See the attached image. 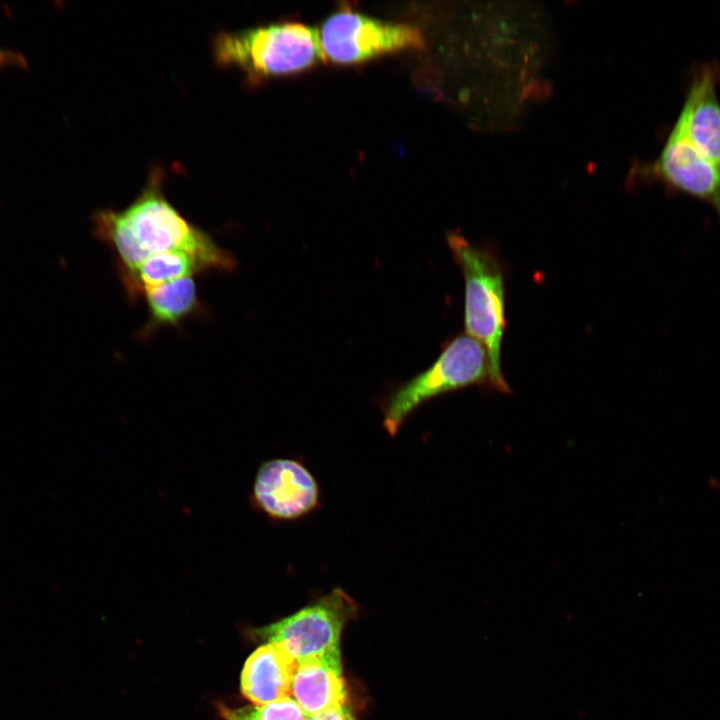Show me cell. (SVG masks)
<instances>
[{
	"label": "cell",
	"mask_w": 720,
	"mask_h": 720,
	"mask_svg": "<svg viewBox=\"0 0 720 720\" xmlns=\"http://www.w3.org/2000/svg\"><path fill=\"white\" fill-rule=\"evenodd\" d=\"M164 180V170L154 167L128 206L99 209L91 217L93 232L111 249L120 276L149 257L175 250L199 256L212 271H233L234 256L180 213L165 195Z\"/></svg>",
	"instance_id": "cell-1"
},
{
	"label": "cell",
	"mask_w": 720,
	"mask_h": 720,
	"mask_svg": "<svg viewBox=\"0 0 720 720\" xmlns=\"http://www.w3.org/2000/svg\"><path fill=\"white\" fill-rule=\"evenodd\" d=\"M447 243L464 279L465 334L479 342L487 353L490 388L510 393L501 367L506 330L503 263L493 248L475 245L459 232H449Z\"/></svg>",
	"instance_id": "cell-2"
},
{
	"label": "cell",
	"mask_w": 720,
	"mask_h": 720,
	"mask_svg": "<svg viewBox=\"0 0 720 720\" xmlns=\"http://www.w3.org/2000/svg\"><path fill=\"white\" fill-rule=\"evenodd\" d=\"M217 66L239 69L248 83L288 75L323 61L316 28L277 22L237 31H220L212 39Z\"/></svg>",
	"instance_id": "cell-3"
},
{
	"label": "cell",
	"mask_w": 720,
	"mask_h": 720,
	"mask_svg": "<svg viewBox=\"0 0 720 720\" xmlns=\"http://www.w3.org/2000/svg\"><path fill=\"white\" fill-rule=\"evenodd\" d=\"M470 386L490 388L489 361L483 346L462 333L443 343L439 356L429 368L399 385L382 400L383 426L393 437L421 404Z\"/></svg>",
	"instance_id": "cell-4"
},
{
	"label": "cell",
	"mask_w": 720,
	"mask_h": 720,
	"mask_svg": "<svg viewBox=\"0 0 720 720\" xmlns=\"http://www.w3.org/2000/svg\"><path fill=\"white\" fill-rule=\"evenodd\" d=\"M357 611L356 602L334 588L294 614L250 632L255 639L278 644L299 661L339 651L341 633Z\"/></svg>",
	"instance_id": "cell-5"
},
{
	"label": "cell",
	"mask_w": 720,
	"mask_h": 720,
	"mask_svg": "<svg viewBox=\"0 0 720 720\" xmlns=\"http://www.w3.org/2000/svg\"><path fill=\"white\" fill-rule=\"evenodd\" d=\"M317 32L323 61L338 64L424 46L423 34L415 26L382 21L349 9L328 16Z\"/></svg>",
	"instance_id": "cell-6"
},
{
	"label": "cell",
	"mask_w": 720,
	"mask_h": 720,
	"mask_svg": "<svg viewBox=\"0 0 720 720\" xmlns=\"http://www.w3.org/2000/svg\"><path fill=\"white\" fill-rule=\"evenodd\" d=\"M250 503L272 521H295L320 506V488L299 460L273 458L259 466Z\"/></svg>",
	"instance_id": "cell-7"
},
{
	"label": "cell",
	"mask_w": 720,
	"mask_h": 720,
	"mask_svg": "<svg viewBox=\"0 0 720 720\" xmlns=\"http://www.w3.org/2000/svg\"><path fill=\"white\" fill-rule=\"evenodd\" d=\"M655 170L671 186L708 202L720 217V169L692 145L677 123Z\"/></svg>",
	"instance_id": "cell-8"
},
{
	"label": "cell",
	"mask_w": 720,
	"mask_h": 720,
	"mask_svg": "<svg viewBox=\"0 0 720 720\" xmlns=\"http://www.w3.org/2000/svg\"><path fill=\"white\" fill-rule=\"evenodd\" d=\"M291 695L306 716L345 706L340 650L297 661Z\"/></svg>",
	"instance_id": "cell-9"
},
{
	"label": "cell",
	"mask_w": 720,
	"mask_h": 720,
	"mask_svg": "<svg viewBox=\"0 0 720 720\" xmlns=\"http://www.w3.org/2000/svg\"><path fill=\"white\" fill-rule=\"evenodd\" d=\"M714 81L709 70L697 75L677 124L692 145L720 169V104Z\"/></svg>",
	"instance_id": "cell-10"
},
{
	"label": "cell",
	"mask_w": 720,
	"mask_h": 720,
	"mask_svg": "<svg viewBox=\"0 0 720 720\" xmlns=\"http://www.w3.org/2000/svg\"><path fill=\"white\" fill-rule=\"evenodd\" d=\"M296 666L297 661L278 644H262L243 666L240 679L243 696L257 705L291 696Z\"/></svg>",
	"instance_id": "cell-11"
},
{
	"label": "cell",
	"mask_w": 720,
	"mask_h": 720,
	"mask_svg": "<svg viewBox=\"0 0 720 720\" xmlns=\"http://www.w3.org/2000/svg\"><path fill=\"white\" fill-rule=\"evenodd\" d=\"M207 272H212V269L202 258L187 251L175 250L149 257L120 278L128 298L136 300L148 289Z\"/></svg>",
	"instance_id": "cell-12"
},
{
	"label": "cell",
	"mask_w": 720,
	"mask_h": 720,
	"mask_svg": "<svg viewBox=\"0 0 720 720\" xmlns=\"http://www.w3.org/2000/svg\"><path fill=\"white\" fill-rule=\"evenodd\" d=\"M148 319L142 336H149L164 326H179L195 313L201 312L195 277L174 280L143 292Z\"/></svg>",
	"instance_id": "cell-13"
},
{
	"label": "cell",
	"mask_w": 720,
	"mask_h": 720,
	"mask_svg": "<svg viewBox=\"0 0 720 720\" xmlns=\"http://www.w3.org/2000/svg\"><path fill=\"white\" fill-rule=\"evenodd\" d=\"M219 712L222 720H306V715L291 696L238 708L220 706Z\"/></svg>",
	"instance_id": "cell-14"
},
{
	"label": "cell",
	"mask_w": 720,
	"mask_h": 720,
	"mask_svg": "<svg viewBox=\"0 0 720 720\" xmlns=\"http://www.w3.org/2000/svg\"><path fill=\"white\" fill-rule=\"evenodd\" d=\"M352 716L350 710L345 705L306 716V720H350Z\"/></svg>",
	"instance_id": "cell-15"
},
{
	"label": "cell",
	"mask_w": 720,
	"mask_h": 720,
	"mask_svg": "<svg viewBox=\"0 0 720 720\" xmlns=\"http://www.w3.org/2000/svg\"><path fill=\"white\" fill-rule=\"evenodd\" d=\"M8 65H25L22 55L0 47V68Z\"/></svg>",
	"instance_id": "cell-16"
},
{
	"label": "cell",
	"mask_w": 720,
	"mask_h": 720,
	"mask_svg": "<svg viewBox=\"0 0 720 720\" xmlns=\"http://www.w3.org/2000/svg\"><path fill=\"white\" fill-rule=\"evenodd\" d=\"M710 484H711V486H713L714 488L720 490V481H717V480H715V479H711V480H710Z\"/></svg>",
	"instance_id": "cell-17"
},
{
	"label": "cell",
	"mask_w": 720,
	"mask_h": 720,
	"mask_svg": "<svg viewBox=\"0 0 720 720\" xmlns=\"http://www.w3.org/2000/svg\"><path fill=\"white\" fill-rule=\"evenodd\" d=\"M350 720H355V719H354V717L352 716V717L350 718Z\"/></svg>",
	"instance_id": "cell-18"
}]
</instances>
